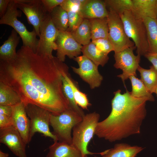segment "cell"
<instances>
[{
  "mask_svg": "<svg viewBox=\"0 0 157 157\" xmlns=\"http://www.w3.org/2000/svg\"><path fill=\"white\" fill-rule=\"evenodd\" d=\"M97 47L104 53L108 54L114 51L113 47L108 38H100L92 41Z\"/></svg>",
  "mask_w": 157,
  "mask_h": 157,
  "instance_id": "35",
  "label": "cell"
},
{
  "mask_svg": "<svg viewBox=\"0 0 157 157\" xmlns=\"http://www.w3.org/2000/svg\"><path fill=\"white\" fill-rule=\"evenodd\" d=\"M104 0H87L79 13L83 18L88 19L107 18L108 11Z\"/></svg>",
  "mask_w": 157,
  "mask_h": 157,
  "instance_id": "16",
  "label": "cell"
},
{
  "mask_svg": "<svg viewBox=\"0 0 157 157\" xmlns=\"http://www.w3.org/2000/svg\"><path fill=\"white\" fill-rule=\"evenodd\" d=\"M62 90L65 98L68 101L70 107L82 117L85 115L82 109L76 104L72 89L63 75L62 76Z\"/></svg>",
  "mask_w": 157,
  "mask_h": 157,
  "instance_id": "30",
  "label": "cell"
},
{
  "mask_svg": "<svg viewBox=\"0 0 157 157\" xmlns=\"http://www.w3.org/2000/svg\"><path fill=\"white\" fill-rule=\"evenodd\" d=\"M25 105L26 113L30 121V142L37 132L52 138L54 142L58 141L56 137L50 131L49 128L51 113L47 110L33 104H28Z\"/></svg>",
  "mask_w": 157,
  "mask_h": 157,
  "instance_id": "7",
  "label": "cell"
},
{
  "mask_svg": "<svg viewBox=\"0 0 157 157\" xmlns=\"http://www.w3.org/2000/svg\"><path fill=\"white\" fill-rule=\"evenodd\" d=\"M129 78L132 86V91L130 92L133 97L137 98H146L149 101H154V96L147 90L140 79L134 75L130 76Z\"/></svg>",
  "mask_w": 157,
  "mask_h": 157,
  "instance_id": "28",
  "label": "cell"
},
{
  "mask_svg": "<svg viewBox=\"0 0 157 157\" xmlns=\"http://www.w3.org/2000/svg\"><path fill=\"white\" fill-rule=\"evenodd\" d=\"M106 7L113 10L120 16L126 10H131L132 0H105Z\"/></svg>",
  "mask_w": 157,
  "mask_h": 157,
  "instance_id": "31",
  "label": "cell"
},
{
  "mask_svg": "<svg viewBox=\"0 0 157 157\" xmlns=\"http://www.w3.org/2000/svg\"><path fill=\"white\" fill-rule=\"evenodd\" d=\"M11 0H0V17L1 18L6 13Z\"/></svg>",
  "mask_w": 157,
  "mask_h": 157,
  "instance_id": "38",
  "label": "cell"
},
{
  "mask_svg": "<svg viewBox=\"0 0 157 157\" xmlns=\"http://www.w3.org/2000/svg\"><path fill=\"white\" fill-rule=\"evenodd\" d=\"M83 117L77 112L70 108L57 115L51 114L50 125L53 129V134L58 141L72 144V130Z\"/></svg>",
  "mask_w": 157,
  "mask_h": 157,
  "instance_id": "6",
  "label": "cell"
},
{
  "mask_svg": "<svg viewBox=\"0 0 157 157\" xmlns=\"http://www.w3.org/2000/svg\"><path fill=\"white\" fill-rule=\"evenodd\" d=\"M18 35L14 29L12 30L8 39L0 47V60L10 61L16 57V48L21 38Z\"/></svg>",
  "mask_w": 157,
  "mask_h": 157,
  "instance_id": "19",
  "label": "cell"
},
{
  "mask_svg": "<svg viewBox=\"0 0 157 157\" xmlns=\"http://www.w3.org/2000/svg\"><path fill=\"white\" fill-rule=\"evenodd\" d=\"M137 70L140 72V80L151 93H154L157 87V70L152 65L146 69L139 65Z\"/></svg>",
  "mask_w": 157,
  "mask_h": 157,
  "instance_id": "23",
  "label": "cell"
},
{
  "mask_svg": "<svg viewBox=\"0 0 157 157\" xmlns=\"http://www.w3.org/2000/svg\"><path fill=\"white\" fill-rule=\"evenodd\" d=\"M0 142L18 157H27L26 144L18 131L12 126L0 129Z\"/></svg>",
  "mask_w": 157,
  "mask_h": 157,
  "instance_id": "14",
  "label": "cell"
},
{
  "mask_svg": "<svg viewBox=\"0 0 157 157\" xmlns=\"http://www.w3.org/2000/svg\"><path fill=\"white\" fill-rule=\"evenodd\" d=\"M120 16L126 35L134 43L137 54L144 56L149 52L147 31L143 19L135 17L131 10L126 11Z\"/></svg>",
  "mask_w": 157,
  "mask_h": 157,
  "instance_id": "5",
  "label": "cell"
},
{
  "mask_svg": "<svg viewBox=\"0 0 157 157\" xmlns=\"http://www.w3.org/2000/svg\"><path fill=\"white\" fill-rule=\"evenodd\" d=\"M13 106H0V129L12 126Z\"/></svg>",
  "mask_w": 157,
  "mask_h": 157,
  "instance_id": "32",
  "label": "cell"
},
{
  "mask_svg": "<svg viewBox=\"0 0 157 157\" xmlns=\"http://www.w3.org/2000/svg\"><path fill=\"white\" fill-rule=\"evenodd\" d=\"M79 67L72 66L73 71L88 83L91 89L99 87L103 80L98 70V66L85 56L82 55L74 58Z\"/></svg>",
  "mask_w": 157,
  "mask_h": 157,
  "instance_id": "12",
  "label": "cell"
},
{
  "mask_svg": "<svg viewBox=\"0 0 157 157\" xmlns=\"http://www.w3.org/2000/svg\"><path fill=\"white\" fill-rule=\"evenodd\" d=\"M142 19L146 30L149 52L157 54V19L145 17Z\"/></svg>",
  "mask_w": 157,
  "mask_h": 157,
  "instance_id": "22",
  "label": "cell"
},
{
  "mask_svg": "<svg viewBox=\"0 0 157 157\" xmlns=\"http://www.w3.org/2000/svg\"><path fill=\"white\" fill-rule=\"evenodd\" d=\"M144 56L157 70V54L149 52L146 53Z\"/></svg>",
  "mask_w": 157,
  "mask_h": 157,
  "instance_id": "37",
  "label": "cell"
},
{
  "mask_svg": "<svg viewBox=\"0 0 157 157\" xmlns=\"http://www.w3.org/2000/svg\"><path fill=\"white\" fill-rule=\"evenodd\" d=\"M68 69L64 71L63 75L70 85L74 95L75 101L77 105L82 109L88 110L91 104L89 102L87 95L81 92L73 81L69 76Z\"/></svg>",
  "mask_w": 157,
  "mask_h": 157,
  "instance_id": "29",
  "label": "cell"
},
{
  "mask_svg": "<svg viewBox=\"0 0 157 157\" xmlns=\"http://www.w3.org/2000/svg\"><path fill=\"white\" fill-rule=\"evenodd\" d=\"M68 69L57 57L40 56L22 46L15 59L0 60V82L11 87L24 105L33 104L57 115L70 108L62 88L63 73Z\"/></svg>",
  "mask_w": 157,
  "mask_h": 157,
  "instance_id": "1",
  "label": "cell"
},
{
  "mask_svg": "<svg viewBox=\"0 0 157 157\" xmlns=\"http://www.w3.org/2000/svg\"><path fill=\"white\" fill-rule=\"evenodd\" d=\"M131 10L137 18L142 19L145 17L157 18V0H132Z\"/></svg>",
  "mask_w": 157,
  "mask_h": 157,
  "instance_id": "17",
  "label": "cell"
},
{
  "mask_svg": "<svg viewBox=\"0 0 157 157\" xmlns=\"http://www.w3.org/2000/svg\"><path fill=\"white\" fill-rule=\"evenodd\" d=\"M68 28L67 31L72 33L75 31L82 22L84 18L79 12H67Z\"/></svg>",
  "mask_w": 157,
  "mask_h": 157,
  "instance_id": "33",
  "label": "cell"
},
{
  "mask_svg": "<svg viewBox=\"0 0 157 157\" xmlns=\"http://www.w3.org/2000/svg\"><path fill=\"white\" fill-rule=\"evenodd\" d=\"M87 0H64L60 5L66 11L79 12Z\"/></svg>",
  "mask_w": 157,
  "mask_h": 157,
  "instance_id": "34",
  "label": "cell"
},
{
  "mask_svg": "<svg viewBox=\"0 0 157 157\" xmlns=\"http://www.w3.org/2000/svg\"><path fill=\"white\" fill-rule=\"evenodd\" d=\"M81 52L83 55L98 66L100 65L104 66L109 60L108 55L99 49L92 41L83 46Z\"/></svg>",
  "mask_w": 157,
  "mask_h": 157,
  "instance_id": "21",
  "label": "cell"
},
{
  "mask_svg": "<svg viewBox=\"0 0 157 157\" xmlns=\"http://www.w3.org/2000/svg\"><path fill=\"white\" fill-rule=\"evenodd\" d=\"M111 101V112L104 120L99 122L95 135L110 142L139 134L147 114L146 98L133 97L127 90L123 94L118 90Z\"/></svg>",
  "mask_w": 157,
  "mask_h": 157,
  "instance_id": "2",
  "label": "cell"
},
{
  "mask_svg": "<svg viewBox=\"0 0 157 157\" xmlns=\"http://www.w3.org/2000/svg\"><path fill=\"white\" fill-rule=\"evenodd\" d=\"M18 8L25 15L29 24L32 25L39 37L42 22L49 13L42 0H15Z\"/></svg>",
  "mask_w": 157,
  "mask_h": 157,
  "instance_id": "10",
  "label": "cell"
},
{
  "mask_svg": "<svg viewBox=\"0 0 157 157\" xmlns=\"http://www.w3.org/2000/svg\"><path fill=\"white\" fill-rule=\"evenodd\" d=\"M46 157H82L81 152L72 144L58 141L49 146Z\"/></svg>",
  "mask_w": 157,
  "mask_h": 157,
  "instance_id": "20",
  "label": "cell"
},
{
  "mask_svg": "<svg viewBox=\"0 0 157 157\" xmlns=\"http://www.w3.org/2000/svg\"><path fill=\"white\" fill-rule=\"evenodd\" d=\"M21 102L19 96L11 87L0 82V106H13Z\"/></svg>",
  "mask_w": 157,
  "mask_h": 157,
  "instance_id": "24",
  "label": "cell"
},
{
  "mask_svg": "<svg viewBox=\"0 0 157 157\" xmlns=\"http://www.w3.org/2000/svg\"><path fill=\"white\" fill-rule=\"evenodd\" d=\"M49 14L52 23L58 31H67L68 18L66 11L59 5L54 8Z\"/></svg>",
  "mask_w": 157,
  "mask_h": 157,
  "instance_id": "26",
  "label": "cell"
},
{
  "mask_svg": "<svg viewBox=\"0 0 157 157\" xmlns=\"http://www.w3.org/2000/svg\"><path fill=\"white\" fill-rule=\"evenodd\" d=\"M89 20L91 26L92 41L100 38H108L109 27L107 18Z\"/></svg>",
  "mask_w": 157,
  "mask_h": 157,
  "instance_id": "27",
  "label": "cell"
},
{
  "mask_svg": "<svg viewBox=\"0 0 157 157\" xmlns=\"http://www.w3.org/2000/svg\"><path fill=\"white\" fill-rule=\"evenodd\" d=\"M58 31L52 23L49 13L40 25L35 53L44 57H53L52 52L57 48L56 41Z\"/></svg>",
  "mask_w": 157,
  "mask_h": 157,
  "instance_id": "9",
  "label": "cell"
},
{
  "mask_svg": "<svg viewBox=\"0 0 157 157\" xmlns=\"http://www.w3.org/2000/svg\"></svg>",
  "mask_w": 157,
  "mask_h": 157,
  "instance_id": "41",
  "label": "cell"
},
{
  "mask_svg": "<svg viewBox=\"0 0 157 157\" xmlns=\"http://www.w3.org/2000/svg\"><path fill=\"white\" fill-rule=\"evenodd\" d=\"M154 93L156 94L157 96V87H156V88L155 90V92H154Z\"/></svg>",
  "mask_w": 157,
  "mask_h": 157,
  "instance_id": "40",
  "label": "cell"
},
{
  "mask_svg": "<svg viewBox=\"0 0 157 157\" xmlns=\"http://www.w3.org/2000/svg\"><path fill=\"white\" fill-rule=\"evenodd\" d=\"M9 156L8 154L5 153L0 150V157H8Z\"/></svg>",
  "mask_w": 157,
  "mask_h": 157,
  "instance_id": "39",
  "label": "cell"
},
{
  "mask_svg": "<svg viewBox=\"0 0 157 157\" xmlns=\"http://www.w3.org/2000/svg\"><path fill=\"white\" fill-rule=\"evenodd\" d=\"M71 33L76 41L81 45L89 44L91 40V31L89 20L84 18L76 29Z\"/></svg>",
  "mask_w": 157,
  "mask_h": 157,
  "instance_id": "25",
  "label": "cell"
},
{
  "mask_svg": "<svg viewBox=\"0 0 157 157\" xmlns=\"http://www.w3.org/2000/svg\"><path fill=\"white\" fill-rule=\"evenodd\" d=\"M44 6L49 13H50L54 8L60 5L64 0H42Z\"/></svg>",
  "mask_w": 157,
  "mask_h": 157,
  "instance_id": "36",
  "label": "cell"
},
{
  "mask_svg": "<svg viewBox=\"0 0 157 157\" xmlns=\"http://www.w3.org/2000/svg\"><path fill=\"white\" fill-rule=\"evenodd\" d=\"M107 20L109 27L108 39L112 44L115 53L135 46L126 35L119 15L109 8Z\"/></svg>",
  "mask_w": 157,
  "mask_h": 157,
  "instance_id": "8",
  "label": "cell"
},
{
  "mask_svg": "<svg viewBox=\"0 0 157 157\" xmlns=\"http://www.w3.org/2000/svg\"><path fill=\"white\" fill-rule=\"evenodd\" d=\"M22 102L13 106L12 126L19 132L26 144L30 142V121Z\"/></svg>",
  "mask_w": 157,
  "mask_h": 157,
  "instance_id": "15",
  "label": "cell"
},
{
  "mask_svg": "<svg viewBox=\"0 0 157 157\" xmlns=\"http://www.w3.org/2000/svg\"><path fill=\"white\" fill-rule=\"evenodd\" d=\"M57 48L56 57L64 62L65 56L74 59L80 55L83 46L74 39L71 33L67 31H58L56 41Z\"/></svg>",
  "mask_w": 157,
  "mask_h": 157,
  "instance_id": "13",
  "label": "cell"
},
{
  "mask_svg": "<svg viewBox=\"0 0 157 157\" xmlns=\"http://www.w3.org/2000/svg\"><path fill=\"white\" fill-rule=\"evenodd\" d=\"M143 149L144 148L141 147L120 143L116 144L113 148L99 154L102 157H136Z\"/></svg>",
  "mask_w": 157,
  "mask_h": 157,
  "instance_id": "18",
  "label": "cell"
},
{
  "mask_svg": "<svg viewBox=\"0 0 157 157\" xmlns=\"http://www.w3.org/2000/svg\"><path fill=\"white\" fill-rule=\"evenodd\" d=\"M17 8L15 0H11L6 13L1 18L0 24L13 27L20 37L22 46L30 48L35 53L38 41L36 33L34 29L31 31H28L24 24L18 19L17 17H21L22 11Z\"/></svg>",
  "mask_w": 157,
  "mask_h": 157,
  "instance_id": "4",
  "label": "cell"
},
{
  "mask_svg": "<svg viewBox=\"0 0 157 157\" xmlns=\"http://www.w3.org/2000/svg\"><path fill=\"white\" fill-rule=\"evenodd\" d=\"M100 116L96 112L85 115L82 120L72 129V144L81 152L82 157H87V155L97 154L89 151L88 147L95 135Z\"/></svg>",
  "mask_w": 157,
  "mask_h": 157,
  "instance_id": "3",
  "label": "cell"
},
{
  "mask_svg": "<svg viewBox=\"0 0 157 157\" xmlns=\"http://www.w3.org/2000/svg\"><path fill=\"white\" fill-rule=\"evenodd\" d=\"M136 48L134 46L115 53V63L114 66L122 70V73L117 76L124 82L131 75L137 76L136 71L139 65L141 56L134 54L133 50Z\"/></svg>",
  "mask_w": 157,
  "mask_h": 157,
  "instance_id": "11",
  "label": "cell"
}]
</instances>
